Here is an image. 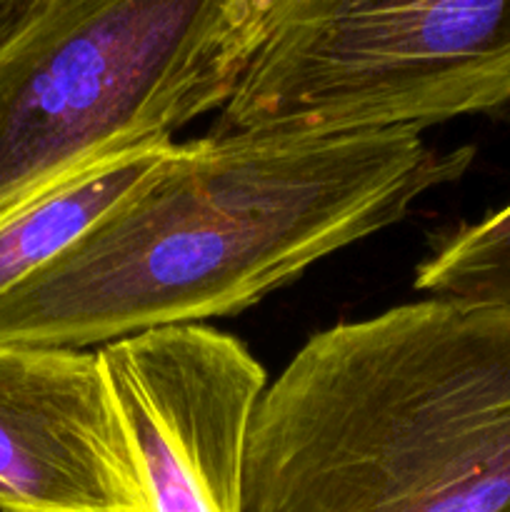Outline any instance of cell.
<instances>
[{"label":"cell","instance_id":"obj_1","mask_svg":"<svg viewBox=\"0 0 510 512\" xmlns=\"http://www.w3.org/2000/svg\"><path fill=\"white\" fill-rule=\"evenodd\" d=\"M473 145L405 128L168 143L78 240L0 295V340L98 350L248 310L455 183Z\"/></svg>","mask_w":510,"mask_h":512},{"label":"cell","instance_id":"obj_2","mask_svg":"<svg viewBox=\"0 0 510 512\" xmlns=\"http://www.w3.org/2000/svg\"><path fill=\"white\" fill-rule=\"evenodd\" d=\"M245 512H510V308L420 298L310 335L268 383Z\"/></svg>","mask_w":510,"mask_h":512},{"label":"cell","instance_id":"obj_3","mask_svg":"<svg viewBox=\"0 0 510 512\" xmlns=\"http://www.w3.org/2000/svg\"><path fill=\"white\" fill-rule=\"evenodd\" d=\"M270 0H0V220L223 110Z\"/></svg>","mask_w":510,"mask_h":512},{"label":"cell","instance_id":"obj_4","mask_svg":"<svg viewBox=\"0 0 510 512\" xmlns=\"http://www.w3.org/2000/svg\"><path fill=\"white\" fill-rule=\"evenodd\" d=\"M510 118V0H270L213 130L405 128Z\"/></svg>","mask_w":510,"mask_h":512},{"label":"cell","instance_id":"obj_5","mask_svg":"<svg viewBox=\"0 0 510 512\" xmlns=\"http://www.w3.org/2000/svg\"><path fill=\"white\" fill-rule=\"evenodd\" d=\"M148 512H245V463L268 375L213 325L148 330L98 348Z\"/></svg>","mask_w":510,"mask_h":512},{"label":"cell","instance_id":"obj_6","mask_svg":"<svg viewBox=\"0 0 510 512\" xmlns=\"http://www.w3.org/2000/svg\"><path fill=\"white\" fill-rule=\"evenodd\" d=\"M0 512H148L98 350L0 340Z\"/></svg>","mask_w":510,"mask_h":512},{"label":"cell","instance_id":"obj_7","mask_svg":"<svg viewBox=\"0 0 510 512\" xmlns=\"http://www.w3.org/2000/svg\"><path fill=\"white\" fill-rule=\"evenodd\" d=\"M165 145L103 160L0 220V295L78 240L110 205L118 203L130 185L153 168Z\"/></svg>","mask_w":510,"mask_h":512},{"label":"cell","instance_id":"obj_8","mask_svg":"<svg viewBox=\"0 0 510 512\" xmlns=\"http://www.w3.org/2000/svg\"><path fill=\"white\" fill-rule=\"evenodd\" d=\"M413 285L430 298L510 308V203L440 238L415 268Z\"/></svg>","mask_w":510,"mask_h":512},{"label":"cell","instance_id":"obj_9","mask_svg":"<svg viewBox=\"0 0 510 512\" xmlns=\"http://www.w3.org/2000/svg\"><path fill=\"white\" fill-rule=\"evenodd\" d=\"M508 203H510V200H508Z\"/></svg>","mask_w":510,"mask_h":512}]
</instances>
